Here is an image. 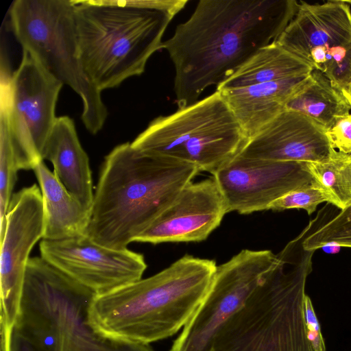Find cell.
I'll return each mask as SVG.
<instances>
[{
    "mask_svg": "<svg viewBox=\"0 0 351 351\" xmlns=\"http://www.w3.org/2000/svg\"><path fill=\"white\" fill-rule=\"evenodd\" d=\"M200 171L189 163L124 143L105 158L84 235L102 246L126 249Z\"/></svg>",
    "mask_w": 351,
    "mask_h": 351,
    "instance_id": "obj_2",
    "label": "cell"
},
{
    "mask_svg": "<svg viewBox=\"0 0 351 351\" xmlns=\"http://www.w3.org/2000/svg\"><path fill=\"white\" fill-rule=\"evenodd\" d=\"M332 85L346 93L351 84V49L340 64L326 75Z\"/></svg>",
    "mask_w": 351,
    "mask_h": 351,
    "instance_id": "obj_27",
    "label": "cell"
},
{
    "mask_svg": "<svg viewBox=\"0 0 351 351\" xmlns=\"http://www.w3.org/2000/svg\"><path fill=\"white\" fill-rule=\"evenodd\" d=\"M311 271L302 260L278 258L245 306L219 329L212 351H315L304 314Z\"/></svg>",
    "mask_w": 351,
    "mask_h": 351,
    "instance_id": "obj_6",
    "label": "cell"
},
{
    "mask_svg": "<svg viewBox=\"0 0 351 351\" xmlns=\"http://www.w3.org/2000/svg\"><path fill=\"white\" fill-rule=\"evenodd\" d=\"M40 252L43 258L95 294L141 279L147 268L141 254L102 246L84 234L43 239Z\"/></svg>",
    "mask_w": 351,
    "mask_h": 351,
    "instance_id": "obj_13",
    "label": "cell"
},
{
    "mask_svg": "<svg viewBox=\"0 0 351 351\" xmlns=\"http://www.w3.org/2000/svg\"><path fill=\"white\" fill-rule=\"evenodd\" d=\"M311 64L294 56L275 41L261 48L216 90L239 88L280 79L309 75Z\"/></svg>",
    "mask_w": 351,
    "mask_h": 351,
    "instance_id": "obj_20",
    "label": "cell"
},
{
    "mask_svg": "<svg viewBox=\"0 0 351 351\" xmlns=\"http://www.w3.org/2000/svg\"><path fill=\"white\" fill-rule=\"evenodd\" d=\"M213 176L228 213L243 215L267 210L274 201L287 193L315 182L306 162L267 160L239 154Z\"/></svg>",
    "mask_w": 351,
    "mask_h": 351,
    "instance_id": "obj_12",
    "label": "cell"
},
{
    "mask_svg": "<svg viewBox=\"0 0 351 351\" xmlns=\"http://www.w3.org/2000/svg\"><path fill=\"white\" fill-rule=\"evenodd\" d=\"M310 75L219 92L248 140L285 109L287 101L308 83Z\"/></svg>",
    "mask_w": 351,
    "mask_h": 351,
    "instance_id": "obj_17",
    "label": "cell"
},
{
    "mask_svg": "<svg viewBox=\"0 0 351 351\" xmlns=\"http://www.w3.org/2000/svg\"><path fill=\"white\" fill-rule=\"evenodd\" d=\"M329 242L351 247V204L330 220L325 217L305 239L304 247L315 251Z\"/></svg>",
    "mask_w": 351,
    "mask_h": 351,
    "instance_id": "obj_23",
    "label": "cell"
},
{
    "mask_svg": "<svg viewBox=\"0 0 351 351\" xmlns=\"http://www.w3.org/2000/svg\"><path fill=\"white\" fill-rule=\"evenodd\" d=\"M347 2L350 5H351V1H347ZM344 95L346 96V99H348V102L350 103V104L351 106V84L349 86L348 91L346 93H344Z\"/></svg>",
    "mask_w": 351,
    "mask_h": 351,
    "instance_id": "obj_29",
    "label": "cell"
},
{
    "mask_svg": "<svg viewBox=\"0 0 351 351\" xmlns=\"http://www.w3.org/2000/svg\"><path fill=\"white\" fill-rule=\"evenodd\" d=\"M44 208L37 184L12 195L1 242V351H10L12 335L21 311L29 253L43 239Z\"/></svg>",
    "mask_w": 351,
    "mask_h": 351,
    "instance_id": "obj_11",
    "label": "cell"
},
{
    "mask_svg": "<svg viewBox=\"0 0 351 351\" xmlns=\"http://www.w3.org/2000/svg\"><path fill=\"white\" fill-rule=\"evenodd\" d=\"M276 259L270 250L246 249L217 265L207 294L169 351H212L219 329L245 306Z\"/></svg>",
    "mask_w": 351,
    "mask_h": 351,
    "instance_id": "obj_10",
    "label": "cell"
},
{
    "mask_svg": "<svg viewBox=\"0 0 351 351\" xmlns=\"http://www.w3.org/2000/svg\"><path fill=\"white\" fill-rule=\"evenodd\" d=\"M44 208L43 240H61L84 234L90 211L72 195L41 161L33 169Z\"/></svg>",
    "mask_w": 351,
    "mask_h": 351,
    "instance_id": "obj_19",
    "label": "cell"
},
{
    "mask_svg": "<svg viewBox=\"0 0 351 351\" xmlns=\"http://www.w3.org/2000/svg\"><path fill=\"white\" fill-rule=\"evenodd\" d=\"M1 81V141L10 147L18 170L34 169L57 117L63 85L27 51L17 69Z\"/></svg>",
    "mask_w": 351,
    "mask_h": 351,
    "instance_id": "obj_9",
    "label": "cell"
},
{
    "mask_svg": "<svg viewBox=\"0 0 351 351\" xmlns=\"http://www.w3.org/2000/svg\"><path fill=\"white\" fill-rule=\"evenodd\" d=\"M228 213L214 178L191 182L134 241L158 244L207 239Z\"/></svg>",
    "mask_w": 351,
    "mask_h": 351,
    "instance_id": "obj_14",
    "label": "cell"
},
{
    "mask_svg": "<svg viewBox=\"0 0 351 351\" xmlns=\"http://www.w3.org/2000/svg\"><path fill=\"white\" fill-rule=\"evenodd\" d=\"M295 0H200L191 16L163 41L171 60L178 108L217 87L261 48L272 43L296 14Z\"/></svg>",
    "mask_w": 351,
    "mask_h": 351,
    "instance_id": "obj_1",
    "label": "cell"
},
{
    "mask_svg": "<svg viewBox=\"0 0 351 351\" xmlns=\"http://www.w3.org/2000/svg\"><path fill=\"white\" fill-rule=\"evenodd\" d=\"M80 57L101 92L142 74L175 16L125 1H74Z\"/></svg>",
    "mask_w": 351,
    "mask_h": 351,
    "instance_id": "obj_5",
    "label": "cell"
},
{
    "mask_svg": "<svg viewBox=\"0 0 351 351\" xmlns=\"http://www.w3.org/2000/svg\"><path fill=\"white\" fill-rule=\"evenodd\" d=\"M326 135L335 149L351 154V114L338 119Z\"/></svg>",
    "mask_w": 351,
    "mask_h": 351,
    "instance_id": "obj_25",
    "label": "cell"
},
{
    "mask_svg": "<svg viewBox=\"0 0 351 351\" xmlns=\"http://www.w3.org/2000/svg\"><path fill=\"white\" fill-rule=\"evenodd\" d=\"M334 148L323 125L301 112L285 109L247 140L243 157L304 162L326 160Z\"/></svg>",
    "mask_w": 351,
    "mask_h": 351,
    "instance_id": "obj_15",
    "label": "cell"
},
{
    "mask_svg": "<svg viewBox=\"0 0 351 351\" xmlns=\"http://www.w3.org/2000/svg\"><path fill=\"white\" fill-rule=\"evenodd\" d=\"M351 155V154H350Z\"/></svg>",
    "mask_w": 351,
    "mask_h": 351,
    "instance_id": "obj_30",
    "label": "cell"
},
{
    "mask_svg": "<svg viewBox=\"0 0 351 351\" xmlns=\"http://www.w3.org/2000/svg\"><path fill=\"white\" fill-rule=\"evenodd\" d=\"M341 246L335 242L324 244L321 248L327 254H337L340 251Z\"/></svg>",
    "mask_w": 351,
    "mask_h": 351,
    "instance_id": "obj_28",
    "label": "cell"
},
{
    "mask_svg": "<svg viewBox=\"0 0 351 351\" xmlns=\"http://www.w3.org/2000/svg\"><path fill=\"white\" fill-rule=\"evenodd\" d=\"M285 108L311 117L326 131L351 110L343 92L334 87L329 79L316 69L311 72L308 83L287 101Z\"/></svg>",
    "mask_w": 351,
    "mask_h": 351,
    "instance_id": "obj_21",
    "label": "cell"
},
{
    "mask_svg": "<svg viewBox=\"0 0 351 351\" xmlns=\"http://www.w3.org/2000/svg\"><path fill=\"white\" fill-rule=\"evenodd\" d=\"M328 202V198L314 182L311 185L291 191L274 201L268 210L282 211L289 208H303L308 215L313 213L319 204Z\"/></svg>",
    "mask_w": 351,
    "mask_h": 351,
    "instance_id": "obj_24",
    "label": "cell"
},
{
    "mask_svg": "<svg viewBox=\"0 0 351 351\" xmlns=\"http://www.w3.org/2000/svg\"><path fill=\"white\" fill-rule=\"evenodd\" d=\"M95 294L41 256L29 258L10 351H154L97 332L88 321Z\"/></svg>",
    "mask_w": 351,
    "mask_h": 351,
    "instance_id": "obj_4",
    "label": "cell"
},
{
    "mask_svg": "<svg viewBox=\"0 0 351 351\" xmlns=\"http://www.w3.org/2000/svg\"><path fill=\"white\" fill-rule=\"evenodd\" d=\"M328 202L343 210L351 204V155L333 149L323 162H306Z\"/></svg>",
    "mask_w": 351,
    "mask_h": 351,
    "instance_id": "obj_22",
    "label": "cell"
},
{
    "mask_svg": "<svg viewBox=\"0 0 351 351\" xmlns=\"http://www.w3.org/2000/svg\"><path fill=\"white\" fill-rule=\"evenodd\" d=\"M275 42L308 63L315 47H324L326 52L337 47L350 49V5L347 1H301L296 14Z\"/></svg>",
    "mask_w": 351,
    "mask_h": 351,
    "instance_id": "obj_16",
    "label": "cell"
},
{
    "mask_svg": "<svg viewBox=\"0 0 351 351\" xmlns=\"http://www.w3.org/2000/svg\"><path fill=\"white\" fill-rule=\"evenodd\" d=\"M247 141L222 95L215 90L171 114L156 117L131 145L213 174L237 156Z\"/></svg>",
    "mask_w": 351,
    "mask_h": 351,
    "instance_id": "obj_8",
    "label": "cell"
},
{
    "mask_svg": "<svg viewBox=\"0 0 351 351\" xmlns=\"http://www.w3.org/2000/svg\"><path fill=\"white\" fill-rule=\"evenodd\" d=\"M9 13L12 30L23 50L80 95L82 122L88 132L97 134L108 110L80 60L74 1L16 0Z\"/></svg>",
    "mask_w": 351,
    "mask_h": 351,
    "instance_id": "obj_7",
    "label": "cell"
},
{
    "mask_svg": "<svg viewBox=\"0 0 351 351\" xmlns=\"http://www.w3.org/2000/svg\"><path fill=\"white\" fill-rule=\"evenodd\" d=\"M43 159L52 163L54 174L90 211L94 193L89 159L70 117H57L44 148Z\"/></svg>",
    "mask_w": 351,
    "mask_h": 351,
    "instance_id": "obj_18",
    "label": "cell"
},
{
    "mask_svg": "<svg viewBox=\"0 0 351 351\" xmlns=\"http://www.w3.org/2000/svg\"><path fill=\"white\" fill-rule=\"evenodd\" d=\"M304 314L307 337L315 351H326L320 326L316 317L312 302L306 295L304 302Z\"/></svg>",
    "mask_w": 351,
    "mask_h": 351,
    "instance_id": "obj_26",
    "label": "cell"
},
{
    "mask_svg": "<svg viewBox=\"0 0 351 351\" xmlns=\"http://www.w3.org/2000/svg\"><path fill=\"white\" fill-rule=\"evenodd\" d=\"M215 261L186 255L161 271L95 294L88 321L100 334L139 344L175 335L189 322L213 281Z\"/></svg>",
    "mask_w": 351,
    "mask_h": 351,
    "instance_id": "obj_3",
    "label": "cell"
}]
</instances>
